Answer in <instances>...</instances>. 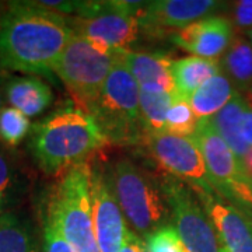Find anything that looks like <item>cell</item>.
Wrapping results in <instances>:
<instances>
[{
	"mask_svg": "<svg viewBox=\"0 0 252 252\" xmlns=\"http://www.w3.org/2000/svg\"><path fill=\"white\" fill-rule=\"evenodd\" d=\"M72 35L67 16L34 1H10L0 30V72L51 77Z\"/></svg>",
	"mask_w": 252,
	"mask_h": 252,
	"instance_id": "6da1fadb",
	"label": "cell"
},
{
	"mask_svg": "<svg viewBox=\"0 0 252 252\" xmlns=\"http://www.w3.org/2000/svg\"><path fill=\"white\" fill-rule=\"evenodd\" d=\"M108 143L95 118L77 107H67L34 126L30 146L39 168L55 175L84 164Z\"/></svg>",
	"mask_w": 252,
	"mask_h": 252,
	"instance_id": "7a4b0ae2",
	"label": "cell"
},
{
	"mask_svg": "<svg viewBox=\"0 0 252 252\" xmlns=\"http://www.w3.org/2000/svg\"><path fill=\"white\" fill-rule=\"evenodd\" d=\"M91 167L84 162L63 174L55 189L48 219L74 252H99L90 193Z\"/></svg>",
	"mask_w": 252,
	"mask_h": 252,
	"instance_id": "3957f363",
	"label": "cell"
},
{
	"mask_svg": "<svg viewBox=\"0 0 252 252\" xmlns=\"http://www.w3.org/2000/svg\"><path fill=\"white\" fill-rule=\"evenodd\" d=\"M108 184L135 234L146 237L171 219L160 185L127 158H119L109 168Z\"/></svg>",
	"mask_w": 252,
	"mask_h": 252,
	"instance_id": "277c9868",
	"label": "cell"
},
{
	"mask_svg": "<svg viewBox=\"0 0 252 252\" xmlns=\"http://www.w3.org/2000/svg\"><path fill=\"white\" fill-rule=\"evenodd\" d=\"M91 115L111 143L136 144L144 140L139 84L118 52Z\"/></svg>",
	"mask_w": 252,
	"mask_h": 252,
	"instance_id": "5b68a950",
	"label": "cell"
},
{
	"mask_svg": "<svg viewBox=\"0 0 252 252\" xmlns=\"http://www.w3.org/2000/svg\"><path fill=\"white\" fill-rule=\"evenodd\" d=\"M115 61L117 52L104 51L73 32L55 63L54 73L62 80L76 107L91 115Z\"/></svg>",
	"mask_w": 252,
	"mask_h": 252,
	"instance_id": "8992f818",
	"label": "cell"
},
{
	"mask_svg": "<svg viewBox=\"0 0 252 252\" xmlns=\"http://www.w3.org/2000/svg\"><path fill=\"white\" fill-rule=\"evenodd\" d=\"M192 137L202 152L215 192L252 217V182L212 121L199 119Z\"/></svg>",
	"mask_w": 252,
	"mask_h": 252,
	"instance_id": "52a82bcc",
	"label": "cell"
},
{
	"mask_svg": "<svg viewBox=\"0 0 252 252\" xmlns=\"http://www.w3.org/2000/svg\"><path fill=\"white\" fill-rule=\"evenodd\" d=\"M143 1H93L90 10L81 17H70L74 34L83 36L104 51H125L139 34V14Z\"/></svg>",
	"mask_w": 252,
	"mask_h": 252,
	"instance_id": "ba28073f",
	"label": "cell"
},
{
	"mask_svg": "<svg viewBox=\"0 0 252 252\" xmlns=\"http://www.w3.org/2000/svg\"><path fill=\"white\" fill-rule=\"evenodd\" d=\"M160 188L185 252H221L215 227L192 188L170 175Z\"/></svg>",
	"mask_w": 252,
	"mask_h": 252,
	"instance_id": "9c48e42d",
	"label": "cell"
},
{
	"mask_svg": "<svg viewBox=\"0 0 252 252\" xmlns=\"http://www.w3.org/2000/svg\"><path fill=\"white\" fill-rule=\"evenodd\" d=\"M143 142L170 177L185 182L190 188L215 192L202 152L192 136L172 135L164 130L146 135Z\"/></svg>",
	"mask_w": 252,
	"mask_h": 252,
	"instance_id": "30bf717a",
	"label": "cell"
},
{
	"mask_svg": "<svg viewBox=\"0 0 252 252\" xmlns=\"http://www.w3.org/2000/svg\"><path fill=\"white\" fill-rule=\"evenodd\" d=\"M90 193L94 233L99 252H119L129 228L108 180L98 167H91Z\"/></svg>",
	"mask_w": 252,
	"mask_h": 252,
	"instance_id": "8fae6325",
	"label": "cell"
},
{
	"mask_svg": "<svg viewBox=\"0 0 252 252\" xmlns=\"http://www.w3.org/2000/svg\"><path fill=\"white\" fill-rule=\"evenodd\" d=\"M224 3L216 0L146 1L139 14V30L152 36H168L189 24L212 16Z\"/></svg>",
	"mask_w": 252,
	"mask_h": 252,
	"instance_id": "7c38bea8",
	"label": "cell"
},
{
	"mask_svg": "<svg viewBox=\"0 0 252 252\" xmlns=\"http://www.w3.org/2000/svg\"><path fill=\"white\" fill-rule=\"evenodd\" d=\"M192 190L215 227L221 252H252V217L216 192Z\"/></svg>",
	"mask_w": 252,
	"mask_h": 252,
	"instance_id": "4fadbf2b",
	"label": "cell"
},
{
	"mask_svg": "<svg viewBox=\"0 0 252 252\" xmlns=\"http://www.w3.org/2000/svg\"><path fill=\"white\" fill-rule=\"evenodd\" d=\"M233 38V21L221 16H209L198 20L168 36L172 44L184 52L210 61H217L224 55Z\"/></svg>",
	"mask_w": 252,
	"mask_h": 252,
	"instance_id": "5bb4252c",
	"label": "cell"
},
{
	"mask_svg": "<svg viewBox=\"0 0 252 252\" xmlns=\"http://www.w3.org/2000/svg\"><path fill=\"white\" fill-rule=\"evenodd\" d=\"M4 97L10 107L27 118L41 115L54 101V93L38 76H11L4 83Z\"/></svg>",
	"mask_w": 252,
	"mask_h": 252,
	"instance_id": "9a60e30c",
	"label": "cell"
},
{
	"mask_svg": "<svg viewBox=\"0 0 252 252\" xmlns=\"http://www.w3.org/2000/svg\"><path fill=\"white\" fill-rule=\"evenodd\" d=\"M118 54L135 77L139 87L158 89L174 94V83L171 77L172 59L168 55L157 52H133L129 49L119 51Z\"/></svg>",
	"mask_w": 252,
	"mask_h": 252,
	"instance_id": "2e32d148",
	"label": "cell"
},
{
	"mask_svg": "<svg viewBox=\"0 0 252 252\" xmlns=\"http://www.w3.org/2000/svg\"><path fill=\"white\" fill-rule=\"evenodd\" d=\"M217 73H220L219 61L203 59L199 56H187L172 61L171 77L175 98L189 101L195 90Z\"/></svg>",
	"mask_w": 252,
	"mask_h": 252,
	"instance_id": "e0dca14e",
	"label": "cell"
},
{
	"mask_svg": "<svg viewBox=\"0 0 252 252\" xmlns=\"http://www.w3.org/2000/svg\"><path fill=\"white\" fill-rule=\"evenodd\" d=\"M240 91L224 73L207 79L189 98V105L199 119H210L234 98Z\"/></svg>",
	"mask_w": 252,
	"mask_h": 252,
	"instance_id": "ac0fdd59",
	"label": "cell"
},
{
	"mask_svg": "<svg viewBox=\"0 0 252 252\" xmlns=\"http://www.w3.org/2000/svg\"><path fill=\"white\" fill-rule=\"evenodd\" d=\"M224 74L238 91L250 90L252 86V44L241 34L233 38L223 55Z\"/></svg>",
	"mask_w": 252,
	"mask_h": 252,
	"instance_id": "d6986e66",
	"label": "cell"
},
{
	"mask_svg": "<svg viewBox=\"0 0 252 252\" xmlns=\"http://www.w3.org/2000/svg\"><path fill=\"white\" fill-rule=\"evenodd\" d=\"M247 105H248V101L244 98L241 94H237L224 108L219 111L213 118H210L219 135L223 137V140L233 150L238 161L251 147L244 142L240 133V122H241V117Z\"/></svg>",
	"mask_w": 252,
	"mask_h": 252,
	"instance_id": "ffe728a7",
	"label": "cell"
},
{
	"mask_svg": "<svg viewBox=\"0 0 252 252\" xmlns=\"http://www.w3.org/2000/svg\"><path fill=\"white\" fill-rule=\"evenodd\" d=\"M175 95L158 89L139 87L140 117L146 135L165 130V118Z\"/></svg>",
	"mask_w": 252,
	"mask_h": 252,
	"instance_id": "44dd1931",
	"label": "cell"
},
{
	"mask_svg": "<svg viewBox=\"0 0 252 252\" xmlns=\"http://www.w3.org/2000/svg\"><path fill=\"white\" fill-rule=\"evenodd\" d=\"M0 252H38L34 237L16 215H0Z\"/></svg>",
	"mask_w": 252,
	"mask_h": 252,
	"instance_id": "7402d4cb",
	"label": "cell"
},
{
	"mask_svg": "<svg viewBox=\"0 0 252 252\" xmlns=\"http://www.w3.org/2000/svg\"><path fill=\"white\" fill-rule=\"evenodd\" d=\"M31 130V122L23 112L13 107L0 111V142L9 147L21 143Z\"/></svg>",
	"mask_w": 252,
	"mask_h": 252,
	"instance_id": "603a6c76",
	"label": "cell"
},
{
	"mask_svg": "<svg viewBox=\"0 0 252 252\" xmlns=\"http://www.w3.org/2000/svg\"><path fill=\"white\" fill-rule=\"evenodd\" d=\"M198 122L199 118L190 108L189 101L174 98L165 118V132L178 136H192Z\"/></svg>",
	"mask_w": 252,
	"mask_h": 252,
	"instance_id": "cb8c5ba5",
	"label": "cell"
},
{
	"mask_svg": "<svg viewBox=\"0 0 252 252\" xmlns=\"http://www.w3.org/2000/svg\"><path fill=\"white\" fill-rule=\"evenodd\" d=\"M146 252H185L172 223L162 225L143 238Z\"/></svg>",
	"mask_w": 252,
	"mask_h": 252,
	"instance_id": "d4e9b609",
	"label": "cell"
},
{
	"mask_svg": "<svg viewBox=\"0 0 252 252\" xmlns=\"http://www.w3.org/2000/svg\"><path fill=\"white\" fill-rule=\"evenodd\" d=\"M14 187H16V177L13 167L6 154L0 150V209L10 199Z\"/></svg>",
	"mask_w": 252,
	"mask_h": 252,
	"instance_id": "484cf974",
	"label": "cell"
},
{
	"mask_svg": "<svg viewBox=\"0 0 252 252\" xmlns=\"http://www.w3.org/2000/svg\"><path fill=\"white\" fill-rule=\"evenodd\" d=\"M44 252H74L49 220H46L44 228Z\"/></svg>",
	"mask_w": 252,
	"mask_h": 252,
	"instance_id": "4316f807",
	"label": "cell"
},
{
	"mask_svg": "<svg viewBox=\"0 0 252 252\" xmlns=\"http://www.w3.org/2000/svg\"><path fill=\"white\" fill-rule=\"evenodd\" d=\"M234 24L243 32H250L252 30V0L235 1Z\"/></svg>",
	"mask_w": 252,
	"mask_h": 252,
	"instance_id": "83f0119b",
	"label": "cell"
},
{
	"mask_svg": "<svg viewBox=\"0 0 252 252\" xmlns=\"http://www.w3.org/2000/svg\"><path fill=\"white\" fill-rule=\"evenodd\" d=\"M240 133L245 143L252 146V105L248 102L247 108L244 109L241 122H240Z\"/></svg>",
	"mask_w": 252,
	"mask_h": 252,
	"instance_id": "f1b7e54d",
	"label": "cell"
},
{
	"mask_svg": "<svg viewBox=\"0 0 252 252\" xmlns=\"http://www.w3.org/2000/svg\"><path fill=\"white\" fill-rule=\"evenodd\" d=\"M119 252H146L143 240L137 234H135L133 231L129 230L125 244H124V247L121 248Z\"/></svg>",
	"mask_w": 252,
	"mask_h": 252,
	"instance_id": "f546056e",
	"label": "cell"
},
{
	"mask_svg": "<svg viewBox=\"0 0 252 252\" xmlns=\"http://www.w3.org/2000/svg\"><path fill=\"white\" fill-rule=\"evenodd\" d=\"M240 164L247 178L252 182V146L248 149V152L244 154V157L240 160Z\"/></svg>",
	"mask_w": 252,
	"mask_h": 252,
	"instance_id": "4dcf8cb0",
	"label": "cell"
},
{
	"mask_svg": "<svg viewBox=\"0 0 252 252\" xmlns=\"http://www.w3.org/2000/svg\"><path fill=\"white\" fill-rule=\"evenodd\" d=\"M4 76L3 72H0V111H1V105H3V95H4Z\"/></svg>",
	"mask_w": 252,
	"mask_h": 252,
	"instance_id": "1f68e13d",
	"label": "cell"
},
{
	"mask_svg": "<svg viewBox=\"0 0 252 252\" xmlns=\"http://www.w3.org/2000/svg\"><path fill=\"white\" fill-rule=\"evenodd\" d=\"M6 10H7V3H0V30L4 21V16H6Z\"/></svg>",
	"mask_w": 252,
	"mask_h": 252,
	"instance_id": "d6a6232c",
	"label": "cell"
},
{
	"mask_svg": "<svg viewBox=\"0 0 252 252\" xmlns=\"http://www.w3.org/2000/svg\"><path fill=\"white\" fill-rule=\"evenodd\" d=\"M247 94H248V98H250L252 101V86H251V87H250V90L247 91Z\"/></svg>",
	"mask_w": 252,
	"mask_h": 252,
	"instance_id": "836d02e7",
	"label": "cell"
},
{
	"mask_svg": "<svg viewBox=\"0 0 252 252\" xmlns=\"http://www.w3.org/2000/svg\"><path fill=\"white\" fill-rule=\"evenodd\" d=\"M248 36H250V41H251V44H252V30L248 32Z\"/></svg>",
	"mask_w": 252,
	"mask_h": 252,
	"instance_id": "e575fe53",
	"label": "cell"
}]
</instances>
